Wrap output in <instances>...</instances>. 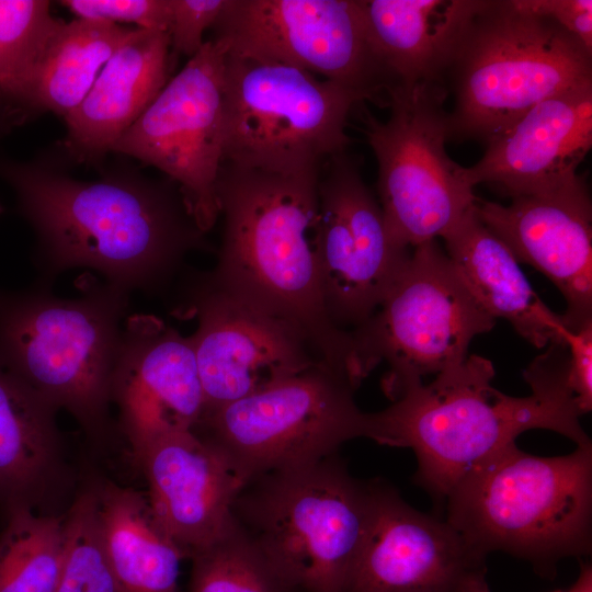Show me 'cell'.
I'll list each match as a JSON object with an SVG mask.
<instances>
[{"mask_svg": "<svg viewBox=\"0 0 592 592\" xmlns=\"http://www.w3.org/2000/svg\"><path fill=\"white\" fill-rule=\"evenodd\" d=\"M58 151L30 160L0 157V179L34 232L37 282L84 269L127 293L161 288L192 251L207 250L180 187L129 163L82 180Z\"/></svg>", "mask_w": 592, "mask_h": 592, "instance_id": "6da1fadb", "label": "cell"}, {"mask_svg": "<svg viewBox=\"0 0 592 592\" xmlns=\"http://www.w3.org/2000/svg\"><path fill=\"white\" fill-rule=\"evenodd\" d=\"M319 170L283 174L223 161L216 183L223 239L217 264L204 277L296 326L321 362L356 389L361 378L351 333L331 323L321 298Z\"/></svg>", "mask_w": 592, "mask_h": 592, "instance_id": "7a4b0ae2", "label": "cell"}, {"mask_svg": "<svg viewBox=\"0 0 592 592\" xmlns=\"http://www.w3.org/2000/svg\"><path fill=\"white\" fill-rule=\"evenodd\" d=\"M563 362V349L549 345L524 371L532 394L512 397L493 387L488 358L468 355L386 409L371 412L368 439L412 449L415 481L443 505L463 476L525 431L550 430L577 446L592 445L565 388Z\"/></svg>", "mask_w": 592, "mask_h": 592, "instance_id": "3957f363", "label": "cell"}, {"mask_svg": "<svg viewBox=\"0 0 592 592\" xmlns=\"http://www.w3.org/2000/svg\"><path fill=\"white\" fill-rule=\"evenodd\" d=\"M592 84V50L520 0H477L442 78L448 139L486 145L538 103Z\"/></svg>", "mask_w": 592, "mask_h": 592, "instance_id": "277c9868", "label": "cell"}, {"mask_svg": "<svg viewBox=\"0 0 592 592\" xmlns=\"http://www.w3.org/2000/svg\"><path fill=\"white\" fill-rule=\"evenodd\" d=\"M445 520L488 555L503 551L551 578L592 548V445L543 457L516 442L471 468L446 496Z\"/></svg>", "mask_w": 592, "mask_h": 592, "instance_id": "5b68a950", "label": "cell"}, {"mask_svg": "<svg viewBox=\"0 0 592 592\" xmlns=\"http://www.w3.org/2000/svg\"><path fill=\"white\" fill-rule=\"evenodd\" d=\"M80 295L52 286L0 289V364L90 434L107 429L129 293L95 277Z\"/></svg>", "mask_w": 592, "mask_h": 592, "instance_id": "8992f818", "label": "cell"}, {"mask_svg": "<svg viewBox=\"0 0 592 592\" xmlns=\"http://www.w3.org/2000/svg\"><path fill=\"white\" fill-rule=\"evenodd\" d=\"M372 500L337 453L249 480L232 517L303 592H343Z\"/></svg>", "mask_w": 592, "mask_h": 592, "instance_id": "52a82bcc", "label": "cell"}, {"mask_svg": "<svg viewBox=\"0 0 592 592\" xmlns=\"http://www.w3.org/2000/svg\"><path fill=\"white\" fill-rule=\"evenodd\" d=\"M355 92L280 62L225 54L223 161L267 172L319 170L351 143Z\"/></svg>", "mask_w": 592, "mask_h": 592, "instance_id": "ba28073f", "label": "cell"}, {"mask_svg": "<svg viewBox=\"0 0 592 592\" xmlns=\"http://www.w3.org/2000/svg\"><path fill=\"white\" fill-rule=\"evenodd\" d=\"M494 325L433 240L412 248L377 310L350 333L362 379L388 365L382 388L392 402L463 362L473 339Z\"/></svg>", "mask_w": 592, "mask_h": 592, "instance_id": "9c48e42d", "label": "cell"}, {"mask_svg": "<svg viewBox=\"0 0 592 592\" xmlns=\"http://www.w3.org/2000/svg\"><path fill=\"white\" fill-rule=\"evenodd\" d=\"M354 388L319 363L265 389L204 412L194 430L243 485L269 471L317 462L345 442L368 439L369 413Z\"/></svg>", "mask_w": 592, "mask_h": 592, "instance_id": "30bf717a", "label": "cell"}, {"mask_svg": "<svg viewBox=\"0 0 592 592\" xmlns=\"http://www.w3.org/2000/svg\"><path fill=\"white\" fill-rule=\"evenodd\" d=\"M441 84L394 91L386 122L365 112V134L378 164V195L387 228L412 249L447 234L478 200L465 168L445 149L448 140Z\"/></svg>", "mask_w": 592, "mask_h": 592, "instance_id": "8fae6325", "label": "cell"}, {"mask_svg": "<svg viewBox=\"0 0 592 592\" xmlns=\"http://www.w3.org/2000/svg\"><path fill=\"white\" fill-rule=\"evenodd\" d=\"M212 30L226 53L295 67L388 106L394 84L362 0H227Z\"/></svg>", "mask_w": 592, "mask_h": 592, "instance_id": "7c38bea8", "label": "cell"}, {"mask_svg": "<svg viewBox=\"0 0 592 592\" xmlns=\"http://www.w3.org/2000/svg\"><path fill=\"white\" fill-rule=\"evenodd\" d=\"M225 54L220 43L205 41L112 151L153 167L177 183L205 234L219 216Z\"/></svg>", "mask_w": 592, "mask_h": 592, "instance_id": "4fadbf2b", "label": "cell"}, {"mask_svg": "<svg viewBox=\"0 0 592 592\" xmlns=\"http://www.w3.org/2000/svg\"><path fill=\"white\" fill-rule=\"evenodd\" d=\"M317 193L322 304L334 327L351 331L377 310L412 249L392 238L346 150L321 164Z\"/></svg>", "mask_w": 592, "mask_h": 592, "instance_id": "5bb4252c", "label": "cell"}, {"mask_svg": "<svg viewBox=\"0 0 592 592\" xmlns=\"http://www.w3.org/2000/svg\"><path fill=\"white\" fill-rule=\"evenodd\" d=\"M372 486L368 525L343 592H490L486 554L387 482Z\"/></svg>", "mask_w": 592, "mask_h": 592, "instance_id": "9a60e30c", "label": "cell"}, {"mask_svg": "<svg viewBox=\"0 0 592 592\" xmlns=\"http://www.w3.org/2000/svg\"><path fill=\"white\" fill-rule=\"evenodd\" d=\"M190 335L205 411L236 401L322 363L293 323L214 287L204 276L191 292Z\"/></svg>", "mask_w": 592, "mask_h": 592, "instance_id": "2e32d148", "label": "cell"}, {"mask_svg": "<svg viewBox=\"0 0 592 592\" xmlns=\"http://www.w3.org/2000/svg\"><path fill=\"white\" fill-rule=\"evenodd\" d=\"M112 402L134 456L153 440L193 431L205 411L193 341L152 315H129L112 382Z\"/></svg>", "mask_w": 592, "mask_h": 592, "instance_id": "e0dca14e", "label": "cell"}, {"mask_svg": "<svg viewBox=\"0 0 592 592\" xmlns=\"http://www.w3.org/2000/svg\"><path fill=\"white\" fill-rule=\"evenodd\" d=\"M483 225L559 289L570 330L592 320V207L585 181L554 192L522 195L509 205L477 200Z\"/></svg>", "mask_w": 592, "mask_h": 592, "instance_id": "ac0fdd59", "label": "cell"}, {"mask_svg": "<svg viewBox=\"0 0 592 592\" xmlns=\"http://www.w3.org/2000/svg\"><path fill=\"white\" fill-rule=\"evenodd\" d=\"M592 146V84L547 99L487 144L465 168L470 186L486 183L511 198L554 192L580 178Z\"/></svg>", "mask_w": 592, "mask_h": 592, "instance_id": "d6986e66", "label": "cell"}, {"mask_svg": "<svg viewBox=\"0 0 592 592\" xmlns=\"http://www.w3.org/2000/svg\"><path fill=\"white\" fill-rule=\"evenodd\" d=\"M136 459L157 520L187 558L228 528L243 482L209 442L191 430L172 432L150 442Z\"/></svg>", "mask_w": 592, "mask_h": 592, "instance_id": "ffe728a7", "label": "cell"}, {"mask_svg": "<svg viewBox=\"0 0 592 592\" xmlns=\"http://www.w3.org/2000/svg\"><path fill=\"white\" fill-rule=\"evenodd\" d=\"M171 59L168 32L136 29L64 118L66 136L58 152L67 163L101 167L169 81Z\"/></svg>", "mask_w": 592, "mask_h": 592, "instance_id": "44dd1931", "label": "cell"}, {"mask_svg": "<svg viewBox=\"0 0 592 592\" xmlns=\"http://www.w3.org/2000/svg\"><path fill=\"white\" fill-rule=\"evenodd\" d=\"M442 239L456 272L491 317L509 321L536 348L565 344L570 329L562 315L540 299L516 258L478 218L475 207Z\"/></svg>", "mask_w": 592, "mask_h": 592, "instance_id": "7402d4cb", "label": "cell"}, {"mask_svg": "<svg viewBox=\"0 0 592 592\" xmlns=\"http://www.w3.org/2000/svg\"><path fill=\"white\" fill-rule=\"evenodd\" d=\"M362 2L373 43L392 81L394 91L418 84L442 86L444 72L477 0Z\"/></svg>", "mask_w": 592, "mask_h": 592, "instance_id": "603a6c76", "label": "cell"}, {"mask_svg": "<svg viewBox=\"0 0 592 592\" xmlns=\"http://www.w3.org/2000/svg\"><path fill=\"white\" fill-rule=\"evenodd\" d=\"M57 409L0 364V508L35 511L61 467Z\"/></svg>", "mask_w": 592, "mask_h": 592, "instance_id": "cb8c5ba5", "label": "cell"}, {"mask_svg": "<svg viewBox=\"0 0 592 592\" xmlns=\"http://www.w3.org/2000/svg\"><path fill=\"white\" fill-rule=\"evenodd\" d=\"M104 553L121 592H180L185 553L157 520L147 494L112 482L91 488Z\"/></svg>", "mask_w": 592, "mask_h": 592, "instance_id": "d4e9b609", "label": "cell"}, {"mask_svg": "<svg viewBox=\"0 0 592 592\" xmlns=\"http://www.w3.org/2000/svg\"><path fill=\"white\" fill-rule=\"evenodd\" d=\"M136 29L101 20L59 19L30 75L19 107L30 117L49 112L65 118Z\"/></svg>", "mask_w": 592, "mask_h": 592, "instance_id": "484cf974", "label": "cell"}, {"mask_svg": "<svg viewBox=\"0 0 592 592\" xmlns=\"http://www.w3.org/2000/svg\"><path fill=\"white\" fill-rule=\"evenodd\" d=\"M0 592H55L64 560V519L27 508L5 513Z\"/></svg>", "mask_w": 592, "mask_h": 592, "instance_id": "4316f807", "label": "cell"}, {"mask_svg": "<svg viewBox=\"0 0 592 592\" xmlns=\"http://www.w3.org/2000/svg\"><path fill=\"white\" fill-rule=\"evenodd\" d=\"M190 559L189 592H303L234 517L223 535Z\"/></svg>", "mask_w": 592, "mask_h": 592, "instance_id": "83f0119b", "label": "cell"}, {"mask_svg": "<svg viewBox=\"0 0 592 592\" xmlns=\"http://www.w3.org/2000/svg\"><path fill=\"white\" fill-rule=\"evenodd\" d=\"M58 21L48 1L0 0V98L19 107L30 75Z\"/></svg>", "mask_w": 592, "mask_h": 592, "instance_id": "f1b7e54d", "label": "cell"}, {"mask_svg": "<svg viewBox=\"0 0 592 592\" xmlns=\"http://www.w3.org/2000/svg\"><path fill=\"white\" fill-rule=\"evenodd\" d=\"M65 550L55 592H121L100 537L92 490L64 519Z\"/></svg>", "mask_w": 592, "mask_h": 592, "instance_id": "f546056e", "label": "cell"}, {"mask_svg": "<svg viewBox=\"0 0 592 592\" xmlns=\"http://www.w3.org/2000/svg\"><path fill=\"white\" fill-rule=\"evenodd\" d=\"M79 19L101 20L137 29L168 32L171 22L170 0H62Z\"/></svg>", "mask_w": 592, "mask_h": 592, "instance_id": "4dcf8cb0", "label": "cell"}, {"mask_svg": "<svg viewBox=\"0 0 592 592\" xmlns=\"http://www.w3.org/2000/svg\"><path fill=\"white\" fill-rule=\"evenodd\" d=\"M227 0H170V47L174 54L192 58L202 48L204 32L212 29Z\"/></svg>", "mask_w": 592, "mask_h": 592, "instance_id": "1f68e13d", "label": "cell"}, {"mask_svg": "<svg viewBox=\"0 0 592 592\" xmlns=\"http://www.w3.org/2000/svg\"><path fill=\"white\" fill-rule=\"evenodd\" d=\"M565 387L581 415L592 409V320L565 338Z\"/></svg>", "mask_w": 592, "mask_h": 592, "instance_id": "d6a6232c", "label": "cell"}, {"mask_svg": "<svg viewBox=\"0 0 592 592\" xmlns=\"http://www.w3.org/2000/svg\"><path fill=\"white\" fill-rule=\"evenodd\" d=\"M528 10L554 20L592 50L591 0H520Z\"/></svg>", "mask_w": 592, "mask_h": 592, "instance_id": "836d02e7", "label": "cell"}, {"mask_svg": "<svg viewBox=\"0 0 592 592\" xmlns=\"http://www.w3.org/2000/svg\"><path fill=\"white\" fill-rule=\"evenodd\" d=\"M30 118L21 109L0 98V138Z\"/></svg>", "mask_w": 592, "mask_h": 592, "instance_id": "e575fe53", "label": "cell"}, {"mask_svg": "<svg viewBox=\"0 0 592 592\" xmlns=\"http://www.w3.org/2000/svg\"><path fill=\"white\" fill-rule=\"evenodd\" d=\"M554 592H592V567L589 562H581L580 573L574 583L567 590Z\"/></svg>", "mask_w": 592, "mask_h": 592, "instance_id": "d590c367", "label": "cell"}, {"mask_svg": "<svg viewBox=\"0 0 592 592\" xmlns=\"http://www.w3.org/2000/svg\"><path fill=\"white\" fill-rule=\"evenodd\" d=\"M2 210H3V209H2V205L0 204V214L2 213Z\"/></svg>", "mask_w": 592, "mask_h": 592, "instance_id": "8d00e7d4", "label": "cell"}]
</instances>
